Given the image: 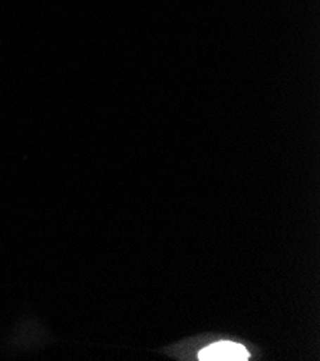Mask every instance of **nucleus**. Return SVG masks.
Masks as SVG:
<instances>
[{
	"instance_id": "obj_1",
	"label": "nucleus",
	"mask_w": 320,
	"mask_h": 361,
	"mask_svg": "<svg viewBox=\"0 0 320 361\" xmlns=\"http://www.w3.org/2000/svg\"><path fill=\"white\" fill-rule=\"evenodd\" d=\"M198 358L201 361H245L248 351L241 344L220 341L201 350Z\"/></svg>"
}]
</instances>
